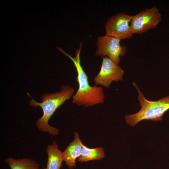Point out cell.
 Listing matches in <instances>:
<instances>
[{"instance_id": "9", "label": "cell", "mask_w": 169, "mask_h": 169, "mask_svg": "<svg viewBox=\"0 0 169 169\" xmlns=\"http://www.w3.org/2000/svg\"><path fill=\"white\" fill-rule=\"evenodd\" d=\"M46 151L48 155L46 169H60L64 161L63 154L55 141L47 146Z\"/></svg>"}, {"instance_id": "1", "label": "cell", "mask_w": 169, "mask_h": 169, "mask_svg": "<svg viewBox=\"0 0 169 169\" xmlns=\"http://www.w3.org/2000/svg\"><path fill=\"white\" fill-rule=\"evenodd\" d=\"M82 46V43H81L79 49L76 50L75 56L74 57L61 48H57L72 61L77 72L76 79L79 88L73 96V103L79 106L89 107L103 103L105 96L101 87L97 85H90L88 77L81 64L80 55Z\"/></svg>"}, {"instance_id": "6", "label": "cell", "mask_w": 169, "mask_h": 169, "mask_svg": "<svg viewBox=\"0 0 169 169\" xmlns=\"http://www.w3.org/2000/svg\"><path fill=\"white\" fill-rule=\"evenodd\" d=\"M102 63L100 71L94 78L96 85L109 88L113 81L123 80L124 70L109 57H102Z\"/></svg>"}, {"instance_id": "2", "label": "cell", "mask_w": 169, "mask_h": 169, "mask_svg": "<svg viewBox=\"0 0 169 169\" xmlns=\"http://www.w3.org/2000/svg\"><path fill=\"white\" fill-rule=\"evenodd\" d=\"M74 92V90L72 87L62 85L59 92L42 95L41 102H38L31 98V99L29 102V105L35 107L40 106L43 111V116L36 123V126L40 131L53 136L59 134V129L50 126L49 120L57 108L73 96Z\"/></svg>"}, {"instance_id": "3", "label": "cell", "mask_w": 169, "mask_h": 169, "mask_svg": "<svg viewBox=\"0 0 169 169\" xmlns=\"http://www.w3.org/2000/svg\"><path fill=\"white\" fill-rule=\"evenodd\" d=\"M133 84L138 92V100L141 109L135 114H128L125 116L127 124L134 127L143 120L153 121L161 120L164 113L169 110V96L157 101H149L145 98L136 84L134 82Z\"/></svg>"}, {"instance_id": "10", "label": "cell", "mask_w": 169, "mask_h": 169, "mask_svg": "<svg viewBox=\"0 0 169 169\" xmlns=\"http://www.w3.org/2000/svg\"><path fill=\"white\" fill-rule=\"evenodd\" d=\"M4 161L11 169H39V165L36 161L28 158L15 159L8 158Z\"/></svg>"}, {"instance_id": "7", "label": "cell", "mask_w": 169, "mask_h": 169, "mask_svg": "<svg viewBox=\"0 0 169 169\" xmlns=\"http://www.w3.org/2000/svg\"><path fill=\"white\" fill-rule=\"evenodd\" d=\"M132 17V15L123 13L111 16L105 24L106 34L120 40L131 38L133 34L130 23Z\"/></svg>"}, {"instance_id": "12", "label": "cell", "mask_w": 169, "mask_h": 169, "mask_svg": "<svg viewBox=\"0 0 169 169\" xmlns=\"http://www.w3.org/2000/svg\"><path fill=\"white\" fill-rule=\"evenodd\" d=\"M44 169H46V168H44Z\"/></svg>"}, {"instance_id": "11", "label": "cell", "mask_w": 169, "mask_h": 169, "mask_svg": "<svg viewBox=\"0 0 169 169\" xmlns=\"http://www.w3.org/2000/svg\"><path fill=\"white\" fill-rule=\"evenodd\" d=\"M105 156L103 148L100 147L90 148L83 144L82 153L78 158V161L85 162L92 160H101Z\"/></svg>"}, {"instance_id": "5", "label": "cell", "mask_w": 169, "mask_h": 169, "mask_svg": "<svg viewBox=\"0 0 169 169\" xmlns=\"http://www.w3.org/2000/svg\"><path fill=\"white\" fill-rule=\"evenodd\" d=\"M120 39L107 35L98 37L96 42V55L109 57L118 64L120 61V57L126 53V47L120 45Z\"/></svg>"}, {"instance_id": "8", "label": "cell", "mask_w": 169, "mask_h": 169, "mask_svg": "<svg viewBox=\"0 0 169 169\" xmlns=\"http://www.w3.org/2000/svg\"><path fill=\"white\" fill-rule=\"evenodd\" d=\"M74 140L70 143L63 152L64 161L66 166L70 169L76 166L75 160L81 155L82 144L78 133H74Z\"/></svg>"}, {"instance_id": "4", "label": "cell", "mask_w": 169, "mask_h": 169, "mask_svg": "<svg viewBox=\"0 0 169 169\" xmlns=\"http://www.w3.org/2000/svg\"><path fill=\"white\" fill-rule=\"evenodd\" d=\"M161 20V14L155 6L142 11L133 16L130 24L131 32L142 33L155 28Z\"/></svg>"}]
</instances>
